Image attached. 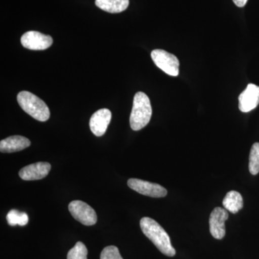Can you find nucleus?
<instances>
[{
    "mask_svg": "<svg viewBox=\"0 0 259 259\" xmlns=\"http://www.w3.org/2000/svg\"><path fill=\"white\" fill-rule=\"evenodd\" d=\"M152 116V107L149 97L142 92L135 95L132 111L130 117L131 128L135 131L144 128L149 123Z\"/></svg>",
    "mask_w": 259,
    "mask_h": 259,
    "instance_id": "f03ea898",
    "label": "nucleus"
},
{
    "mask_svg": "<svg viewBox=\"0 0 259 259\" xmlns=\"http://www.w3.org/2000/svg\"><path fill=\"white\" fill-rule=\"evenodd\" d=\"M111 118L112 113L108 109H100L95 112L90 120V129L93 134L97 137L103 136L106 132Z\"/></svg>",
    "mask_w": 259,
    "mask_h": 259,
    "instance_id": "9b49d317",
    "label": "nucleus"
},
{
    "mask_svg": "<svg viewBox=\"0 0 259 259\" xmlns=\"http://www.w3.org/2000/svg\"><path fill=\"white\" fill-rule=\"evenodd\" d=\"M239 110L243 112H249L259 105V87L249 83L246 89L238 97Z\"/></svg>",
    "mask_w": 259,
    "mask_h": 259,
    "instance_id": "1a4fd4ad",
    "label": "nucleus"
},
{
    "mask_svg": "<svg viewBox=\"0 0 259 259\" xmlns=\"http://www.w3.org/2000/svg\"><path fill=\"white\" fill-rule=\"evenodd\" d=\"M88 248L81 242H77L69 250L67 259H88Z\"/></svg>",
    "mask_w": 259,
    "mask_h": 259,
    "instance_id": "f3484780",
    "label": "nucleus"
},
{
    "mask_svg": "<svg viewBox=\"0 0 259 259\" xmlns=\"http://www.w3.org/2000/svg\"><path fill=\"white\" fill-rule=\"evenodd\" d=\"M248 168L251 175H256L259 173V143H255L250 149Z\"/></svg>",
    "mask_w": 259,
    "mask_h": 259,
    "instance_id": "dca6fc26",
    "label": "nucleus"
},
{
    "mask_svg": "<svg viewBox=\"0 0 259 259\" xmlns=\"http://www.w3.org/2000/svg\"><path fill=\"white\" fill-rule=\"evenodd\" d=\"M227 209L222 207H215L211 212L209 217V231L213 238L221 240L226 236V225L225 223L228 219Z\"/></svg>",
    "mask_w": 259,
    "mask_h": 259,
    "instance_id": "6e6552de",
    "label": "nucleus"
},
{
    "mask_svg": "<svg viewBox=\"0 0 259 259\" xmlns=\"http://www.w3.org/2000/svg\"><path fill=\"white\" fill-rule=\"evenodd\" d=\"M51 168V165L48 162H37L23 167L19 176L25 181L40 180L48 176Z\"/></svg>",
    "mask_w": 259,
    "mask_h": 259,
    "instance_id": "9d476101",
    "label": "nucleus"
},
{
    "mask_svg": "<svg viewBox=\"0 0 259 259\" xmlns=\"http://www.w3.org/2000/svg\"><path fill=\"white\" fill-rule=\"evenodd\" d=\"M95 5L107 13H120L127 9L129 0H95Z\"/></svg>",
    "mask_w": 259,
    "mask_h": 259,
    "instance_id": "ddd939ff",
    "label": "nucleus"
},
{
    "mask_svg": "<svg viewBox=\"0 0 259 259\" xmlns=\"http://www.w3.org/2000/svg\"><path fill=\"white\" fill-rule=\"evenodd\" d=\"M223 207L233 214H236L243 207V199L241 194L236 191H230L223 201Z\"/></svg>",
    "mask_w": 259,
    "mask_h": 259,
    "instance_id": "4468645a",
    "label": "nucleus"
},
{
    "mask_svg": "<svg viewBox=\"0 0 259 259\" xmlns=\"http://www.w3.org/2000/svg\"><path fill=\"white\" fill-rule=\"evenodd\" d=\"M20 107L35 120L46 122L50 118V110L41 99L30 92H20L17 97Z\"/></svg>",
    "mask_w": 259,
    "mask_h": 259,
    "instance_id": "7ed1b4c3",
    "label": "nucleus"
},
{
    "mask_svg": "<svg viewBox=\"0 0 259 259\" xmlns=\"http://www.w3.org/2000/svg\"><path fill=\"white\" fill-rule=\"evenodd\" d=\"M151 59L163 72L172 76H178L180 61L176 56L161 49H156L151 52Z\"/></svg>",
    "mask_w": 259,
    "mask_h": 259,
    "instance_id": "20e7f679",
    "label": "nucleus"
},
{
    "mask_svg": "<svg viewBox=\"0 0 259 259\" xmlns=\"http://www.w3.org/2000/svg\"><path fill=\"white\" fill-rule=\"evenodd\" d=\"M30 146V140L21 136H13L2 140L0 151L2 153H14L22 151Z\"/></svg>",
    "mask_w": 259,
    "mask_h": 259,
    "instance_id": "f8f14e48",
    "label": "nucleus"
},
{
    "mask_svg": "<svg viewBox=\"0 0 259 259\" xmlns=\"http://www.w3.org/2000/svg\"><path fill=\"white\" fill-rule=\"evenodd\" d=\"M233 2L237 7L243 8V7H244L245 5H246L248 0H233Z\"/></svg>",
    "mask_w": 259,
    "mask_h": 259,
    "instance_id": "6ab92c4d",
    "label": "nucleus"
},
{
    "mask_svg": "<svg viewBox=\"0 0 259 259\" xmlns=\"http://www.w3.org/2000/svg\"><path fill=\"white\" fill-rule=\"evenodd\" d=\"M28 221V215L26 213L20 212L17 209H11L7 214V221L11 226H15L17 225L20 226H26Z\"/></svg>",
    "mask_w": 259,
    "mask_h": 259,
    "instance_id": "2eb2a0df",
    "label": "nucleus"
},
{
    "mask_svg": "<svg viewBox=\"0 0 259 259\" xmlns=\"http://www.w3.org/2000/svg\"><path fill=\"white\" fill-rule=\"evenodd\" d=\"M140 226L145 236L156 245L163 254L169 257H173L176 254V250L172 246L169 236L156 221L144 217L140 221Z\"/></svg>",
    "mask_w": 259,
    "mask_h": 259,
    "instance_id": "f257e3e1",
    "label": "nucleus"
},
{
    "mask_svg": "<svg viewBox=\"0 0 259 259\" xmlns=\"http://www.w3.org/2000/svg\"><path fill=\"white\" fill-rule=\"evenodd\" d=\"M20 41L25 49L41 51L51 47L53 44V38L50 35H44L40 32L28 31L23 34Z\"/></svg>",
    "mask_w": 259,
    "mask_h": 259,
    "instance_id": "0eeeda50",
    "label": "nucleus"
},
{
    "mask_svg": "<svg viewBox=\"0 0 259 259\" xmlns=\"http://www.w3.org/2000/svg\"><path fill=\"white\" fill-rule=\"evenodd\" d=\"M127 185L133 190L148 197L161 198L167 194V190L162 186L139 179H130Z\"/></svg>",
    "mask_w": 259,
    "mask_h": 259,
    "instance_id": "423d86ee",
    "label": "nucleus"
},
{
    "mask_svg": "<svg viewBox=\"0 0 259 259\" xmlns=\"http://www.w3.org/2000/svg\"><path fill=\"white\" fill-rule=\"evenodd\" d=\"M69 210L75 220L81 224L91 226L96 224L97 216L95 209L86 202L80 200H74L70 202Z\"/></svg>",
    "mask_w": 259,
    "mask_h": 259,
    "instance_id": "39448f33",
    "label": "nucleus"
},
{
    "mask_svg": "<svg viewBox=\"0 0 259 259\" xmlns=\"http://www.w3.org/2000/svg\"><path fill=\"white\" fill-rule=\"evenodd\" d=\"M100 259H123L121 256L118 248L115 245L105 247L102 250Z\"/></svg>",
    "mask_w": 259,
    "mask_h": 259,
    "instance_id": "a211bd4d",
    "label": "nucleus"
}]
</instances>
